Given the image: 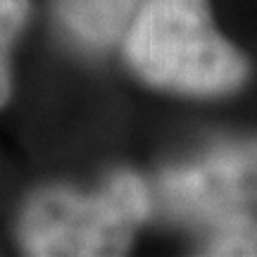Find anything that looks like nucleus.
I'll return each mask as SVG.
<instances>
[{
    "mask_svg": "<svg viewBox=\"0 0 257 257\" xmlns=\"http://www.w3.org/2000/svg\"><path fill=\"white\" fill-rule=\"evenodd\" d=\"M29 17V0H0V29L15 36Z\"/></svg>",
    "mask_w": 257,
    "mask_h": 257,
    "instance_id": "423d86ee",
    "label": "nucleus"
},
{
    "mask_svg": "<svg viewBox=\"0 0 257 257\" xmlns=\"http://www.w3.org/2000/svg\"><path fill=\"white\" fill-rule=\"evenodd\" d=\"M12 38L15 36H10L8 31L0 29V107L8 102L10 91H12V81H10V57H8Z\"/></svg>",
    "mask_w": 257,
    "mask_h": 257,
    "instance_id": "0eeeda50",
    "label": "nucleus"
},
{
    "mask_svg": "<svg viewBox=\"0 0 257 257\" xmlns=\"http://www.w3.org/2000/svg\"><path fill=\"white\" fill-rule=\"evenodd\" d=\"M155 198L167 214L202 224L257 207V141L226 143L167 169Z\"/></svg>",
    "mask_w": 257,
    "mask_h": 257,
    "instance_id": "7ed1b4c3",
    "label": "nucleus"
},
{
    "mask_svg": "<svg viewBox=\"0 0 257 257\" xmlns=\"http://www.w3.org/2000/svg\"><path fill=\"white\" fill-rule=\"evenodd\" d=\"M138 0H57L64 29L83 46L102 48L121 36Z\"/></svg>",
    "mask_w": 257,
    "mask_h": 257,
    "instance_id": "20e7f679",
    "label": "nucleus"
},
{
    "mask_svg": "<svg viewBox=\"0 0 257 257\" xmlns=\"http://www.w3.org/2000/svg\"><path fill=\"white\" fill-rule=\"evenodd\" d=\"M126 60L148 83L193 95L229 93L248 74L212 27L207 0H148L126 34Z\"/></svg>",
    "mask_w": 257,
    "mask_h": 257,
    "instance_id": "f257e3e1",
    "label": "nucleus"
},
{
    "mask_svg": "<svg viewBox=\"0 0 257 257\" xmlns=\"http://www.w3.org/2000/svg\"><path fill=\"white\" fill-rule=\"evenodd\" d=\"M202 255H257V224L248 212L226 214L207 224Z\"/></svg>",
    "mask_w": 257,
    "mask_h": 257,
    "instance_id": "39448f33",
    "label": "nucleus"
},
{
    "mask_svg": "<svg viewBox=\"0 0 257 257\" xmlns=\"http://www.w3.org/2000/svg\"><path fill=\"white\" fill-rule=\"evenodd\" d=\"M153 210V195L138 176L119 172L86 195L50 186L31 195L19 219L29 255H124L134 229Z\"/></svg>",
    "mask_w": 257,
    "mask_h": 257,
    "instance_id": "f03ea898",
    "label": "nucleus"
}]
</instances>
